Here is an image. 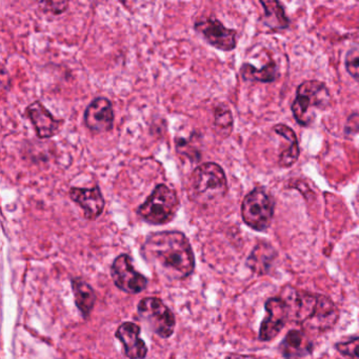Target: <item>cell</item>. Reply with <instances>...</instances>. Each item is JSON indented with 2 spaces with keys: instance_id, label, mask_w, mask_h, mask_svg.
I'll return each instance as SVG.
<instances>
[{
  "instance_id": "7",
  "label": "cell",
  "mask_w": 359,
  "mask_h": 359,
  "mask_svg": "<svg viewBox=\"0 0 359 359\" xmlns=\"http://www.w3.org/2000/svg\"><path fill=\"white\" fill-rule=\"evenodd\" d=\"M137 313L149 329L159 337L167 339L173 335L176 327L175 315L161 298L146 297L140 300Z\"/></svg>"
},
{
  "instance_id": "12",
  "label": "cell",
  "mask_w": 359,
  "mask_h": 359,
  "mask_svg": "<svg viewBox=\"0 0 359 359\" xmlns=\"http://www.w3.org/2000/svg\"><path fill=\"white\" fill-rule=\"evenodd\" d=\"M26 114L34 126L37 136L43 140L55 136L64 123L56 119L41 102L29 104L26 109Z\"/></svg>"
},
{
  "instance_id": "9",
  "label": "cell",
  "mask_w": 359,
  "mask_h": 359,
  "mask_svg": "<svg viewBox=\"0 0 359 359\" xmlns=\"http://www.w3.org/2000/svg\"><path fill=\"white\" fill-rule=\"evenodd\" d=\"M194 28L215 49L229 52L236 48V31L226 28L219 20L201 18L195 22Z\"/></svg>"
},
{
  "instance_id": "22",
  "label": "cell",
  "mask_w": 359,
  "mask_h": 359,
  "mask_svg": "<svg viewBox=\"0 0 359 359\" xmlns=\"http://www.w3.org/2000/svg\"><path fill=\"white\" fill-rule=\"evenodd\" d=\"M338 352L346 359H359V337H352L336 344Z\"/></svg>"
},
{
  "instance_id": "23",
  "label": "cell",
  "mask_w": 359,
  "mask_h": 359,
  "mask_svg": "<svg viewBox=\"0 0 359 359\" xmlns=\"http://www.w3.org/2000/svg\"><path fill=\"white\" fill-rule=\"evenodd\" d=\"M344 64L348 74L359 83V49L350 50L346 54Z\"/></svg>"
},
{
  "instance_id": "8",
  "label": "cell",
  "mask_w": 359,
  "mask_h": 359,
  "mask_svg": "<svg viewBox=\"0 0 359 359\" xmlns=\"http://www.w3.org/2000/svg\"><path fill=\"white\" fill-rule=\"evenodd\" d=\"M111 276L115 285L129 294L142 293L148 287V279L133 266V260L128 254H121L111 266Z\"/></svg>"
},
{
  "instance_id": "11",
  "label": "cell",
  "mask_w": 359,
  "mask_h": 359,
  "mask_svg": "<svg viewBox=\"0 0 359 359\" xmlns=\"http://www.w3.org/2000/svg\"><path fill=\"white\" fill-rule=\"evenodd\" d=\"M85 125L95 134L112 131L114 126V111L112 102L108 98L94 100L85 112Z\"/></svg>"
},
{
  "instance_id": "21",
  "label": "cell",
  "mask_w": 359,
  "mask_h": 359,
  "mask_svg": "<svg viewBox=\"0 0 359 359\" xmlns=\"http://www.w3.org/2000/svg\"><path fill=\"white\" fill-rule=\"evenodd\" d=\"M216 132L220 136L228 137L233 130V116L230 109L224 104H219L215 109V121H214Z\"/></svg>"
},
{
  "instance_id": "17",
  "label": "cell",
  "mask_w": 359,
  "mask_h": 359,
  "mask_svg": "<svg viewBox=\"0 0 359 359\" xmlns=\"http://www.w3.org/2000/svg\"><path fill=\"white\" fill-rule=\"evenodd\" d=\"M72 289L73 293H74L75 304H76L79 312L85 318H88L95 306V291L87 281L79 278V277L72 279Z\"/></svg>"
},
{
  "instance_id": "20",
  "label": "cell",
  "mask_w": 359,
  "mask_h": 359,
  "mask_svg": "<svg viewBox=\"0 0 359 359\" xmlns=\"http://www.w3.org/2000/svg\"><path fill=\"white\" fill-rule=\"evenodd\" d=\"M241 77L243 81L254 83H273L276 81L278 76V68L274 62H268L266 66L262 67V69L258 70L255 67L250 64L243 65L241 69Z\"/></svg>"
},
{
  "instance_id": "14",
  "label": "cell",
  "mask_w": 359,
  "mask_h": 359,
  "mask_svg": "<svg viewBox=\"0 0 359 359\" xmlns=\"http://www.w3.org/2000/svg\"><path fill=\"white\" fill-rule=\"evenodd\" d=\"M69 194L71 199L83 209L87 219L95 220L104 212L106 203L100 187L90 189L72 188Z\"/></svg>"
},
{
  "instance_id": "2",
  "label": "cell",
  "mask_w": 359,
  "mask_h": 359,
  "mask_svg": "<svg viewBox=\"0 0 359 359\" xmlns=\"http://www.w3.org/2000/svg\"><path fill=\"white\" fill-rule=\"evenodd\" d=\"M290 318L306 331L323 333L332 329L339 318L337 306L329 298L320 294L306 293L291 289L285 292Z\"/></svg>"
},
{
  "instance_id": "10",
  "label": "cell",
  "mask_w": 359,
  "mask_h": 359,
  "mask_svg": "<svg viewBox=\"0 0 359 359\" xmlns=\"http://www.w3.org/2000/svg\"><path fill=\"white\" fill-rule=\"evenodd\" d=\"M268 317L262 320L259 329V339L270 341L276 337L290 319L289 306L283 298H270L264 304Z\"/></svg>"
},
{
  "instance_id": "15",
  "label": "cell",
  "mask_w": 359,
  "mask_h": 359,
  "mask_svg": "<svg viewBox=\"0 0 359 359\" xmlns=\"http://www.w3.org/2000/svg\"><path fill=\"white\" fill-rule=\"evenodd\" d=\"M312 351V342L306 334L299 330H291L287 332L279 344V352L285 359L302 358L310 355Z\"/></svg>"
},
{
  "instance_id": "1",
  "label": "cell",
  "mask_w": 359,
  "mask_h": 359,
  "mask_svg": "<svg viewBox=\"0 0 359 359\" xmlns=\"http://www.w3.org/2000/svg\"><path fill=\"white\" fill-rule=\"evenodd\" d=\"M142 254L157 274L170 281L184 280L195 270L192 245L180 231L149 234L142 245Z\"/></svg>"
},
{
  "instance_id": "3",
  "label": "cell",
  "mask_w": 359,
  "mask_h": 359,
  "mask_svg": "<svg viewBox=\"0 0 359 359\" xmlns=\"http://www.w3.org/2000/svg\"><path fill=\"white\" fill-rule=\"evenodd\" d=\"M228 190L224 170L217 163H205L193 171L190 178V196L198 203L222 198Z\"/></svg>"
},
{
  "instance_id": "5",
  "label": "cell",
  "mask_w": 359,
  "mask_h": 359,
  "mask_svg": "<svg viewBox=\"0 0 359 359\" xmlns=\"http://www.w3.org/2000/svg\"><path fill=\"white\" fill-rule=\"evenodd\" d=\"M180 208V201L175 191L165 184H158L138 208L137 214L147 224L161 226L172 222Z\"/></svg>"
},
{
  "instance_id": "4",
  "label": "cell",
  "mask_w": 359,
  "mask_h": 359,
  "mask_svg": "<svg viewBox=\"0 0 359 359\" xmlns=\"http://www.w3.org/2000/svg\"><path fill=\"white\" fill-rule=\"evenodd\" d=\"M331 104V95L327 86L320 81H304L296 92L292 112L296 121L308 127L314 121L315 110L323 111Z\"/></svg>"
},
{
  "instance_id": "16",
  "label": "cell",
  "mask_w": 359,
  "mask_h": 359,
  "mask_svg": "<svg viewBox=\"0 0 359 359\" xmlns=\"http://www.w3.org/2000/svg\"><path fill=\"white\" fill-rule=\"evenodd\" d=\"M276 256V251L270 243H260L254 248L251 255L248 258L247 264L253 272L264 275L272 268Z\"/></svg>"
},
{
  "instance_id": "18",
  "label": "cell",
  "mask_w": 359,
  "mask_h": 359,
  "mask_svg": "<svg viewBox=\"0 0 359 359\" xmlns=\"http://www.w3.org/2000/svg\"><path fill=\"white\" fill-rule=\"evenodd\" d=\"M274 131L279 135L283 136L285 140H289V147L279 155L278 165L281 168H290L297 161L299 157L300 150L298 146L297 136L293 130L290 129L285 125H277Z\"/></svg>"
},
{
  "instance_id": "13",
  "label": "cell",
  "mask_w": 359,
  "mask_h": 359,
  "mask_svg": "<svg viewBox=\"0 0 359 359\" xmlns=\"http://www.w3.org/2000/svg\"><path fill=\"white\" fill-rule=\"evenodd\" d=\"M140 325L134 323H123L119 325L115 337L121 342L126 356L130 359H144L148 354V346L140 337Z\"/></svg>"
},
{
  "instance_id": "19",
  "label": "cell",
  "mask_w": 359,
  "mask_h": 359,
  "mask_svg": "<svg viewBox=\"0 0 359 359\" xmlns=\"http://www.w3.org/2000/svg\"><path fill=\"white\" fill-rule=\"evenodd\" d=\"M264 10V22L272 30H283L290 25L289 18L285 15V9L278 1H260Z\"/></svg>"
},
{
  "instance_id": "6",
  "label": "cell",
  "mask_w": 359,
  "mask_h": 359,
  "mask_svg": "<svg viewBox=\"0 0 359 359\" xmlns=\"http://www.w3.org/2000/svg\"><path fill=\"white\" fill-rule=\"evenodd\" d=\"M275 201L264 189L255 188L243 199L241 216L243 222L253 230L266 231L274 216Z\"/></svg>"
},
{
  "instance_id": "24",
  "label": "cell",
  "mask_w": 359,
  "mask_h": 359,
  "mask_svg": "<svg viewBox=\"0 0 359 359\" xmlns=\"http://www.w3.org/2000/svg\"><path fill=\"white\" fill-rule=\"evenodd\" d=\"M226 359H256L253 356H248V355L231 354L226 357Z\"/></svg>"
}]
</instances>
